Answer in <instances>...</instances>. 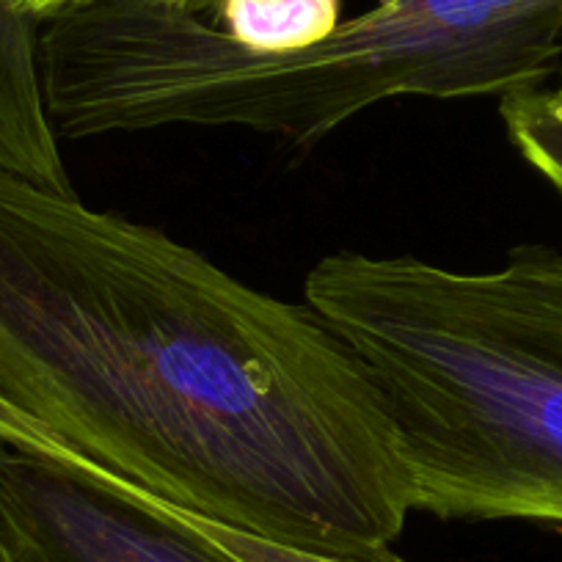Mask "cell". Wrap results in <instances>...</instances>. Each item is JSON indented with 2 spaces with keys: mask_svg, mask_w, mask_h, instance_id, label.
<instances>
[{
  "mask_svg": "<svg viewBox=\"0 0 562 562\" xmlns=\"http://www.w3.org/2000/svg\"><path fill=\"white\" fill-rule=\"evenodd\" d=\"M0 394L144 494L273 543L370 554L414 513L375 386L306 301L12 175Z\"/></svg>",
  "mask_w": 562,
  "mask_h": 562,
  "instance_id": "6da1fadb",
  "label": "cell"
},
{
  "mask_svg": "<svg viewBox=\"0 0 562 562\" xmlns=\"http://www.w3.org/2000/svg\"><path fill=\"white\" fill-rule=\"evenodd\" d=\"M562 58V0H381L317 45L254 53L164 0H75L40 23L61 138L243 127L312 147L394 97H507Z\"/></svg>",
  "mask_w": 562,
  "mask_h": 562,
  "instance_id": "7a4b0ae2",
  "label": "cell"
},
{
  "mask_svg": "<svg viewBox=\"0 0 562 562\" xmlns=\"http://www.w3.org/2000/svg\"><path fill=\"white\" fill-rule=\"evenodd\" d=\"M304 301L375 386L416 513L562 527V251L491 270L337 251Z\"/></svg>",
  "mask_w": 562,
  "mask_h": 562,
  "instance_id": "3957f363",
  "label": "cell"
},
{
  "mask_svg": "<svg viewBox=\"0 0 562 562\" xmlns=\"http://www.w3.org/2000/svg\"><path fill=\"white\" fill-rule=\"evenodd\" d=\"M0 562H240L94 461L0 447Z\"/></svg>",
  "mask_w": 562,
  "mask_h": 562,
  "instance_id": "277c9868",
  "label": "cell"
},
{
  "mask_svg": "<svg viewBox=\"0 0 562 562\" xmlns=\"http://www.w3.org/2000/svg\"><path fill=\"white\" fill-rule=\"evenodd\" d=\"M0 175L75 193L40 69V20L0 0Z\"/></svg>",
  "mask_w": 562,
  "mask_h": 562,
  "instance_id": "5b68a950",
  "label": "cell"
},
{
  "mask_svg": "<svg viewBox=\"0 0 562 562\" xmlns=\"http://www.w3.org/2000/svg\"><path fill=\"white\" fill-rule=\"evenodd\" d=\"M221 29L254 53L317 45L339 25V0H218Z\"/></svg>",
  "mask_w": 562,
  "mask_h": 562,
  "instance_id": "8992f818",
  "label": "cell"
},
{
  "mask_svg": "<svg viewBox=\"0 0 562 562\" xmlns=\"http://www.w3.org/2000/svg\"><path fill=\"white\" fill-rule=\"evenodd\" d=\"M499 116L516 153L562 196V78L502 97Z\"/></svg>",
  "mask_w": 562,
  "mask_h": 562,
  "instance_id": "52a82bcc",
  "label": "cell"
},
{
  "mask_svg": "<svg viewBox=\"0 0 562 562\" xmlns=\"http://www.w3.org/2000/svg\"><path fill=\"white\" fill-rule=\"evenodd\" d=\"M169 505V502H166ZM177 516L186 518L193 529H199L202 535H207L213 543H218L221 549L229 551L232 557H237L240 562H408L400 554H394L392 546L386 549L370 551V554H356V557H342V554H321V551H306V549H293V546L273 543V540L257 538V535L240 532L235 527H226V524L210 521V518L196 516V513H188L182 507L169 505Z\"/></svg>",
  "mask_w": 562,
  "mask_h": 562,
  "instance_id": "ba28073f",
  "label": "cell"
},
{
  "mask_svg": "<svg viewBox=\"0 0 562 562\" xmlns=\"http://www.w3.org/2000/svg\"><path fill=\"white\" fill-rule=\"evenodd\" d=\"M0 447H12V450L50 458V461H83V456L69 450V447L64 445L61 439H56L45 425L31 419L25 411H20L18 405L9 403L3 394H0Z\"/></svg>",
  "mask_w": 562,
  "mask_h": 562,
  "instance_id": "9c48e42d",
  "label": "cell"
},
{
  "mask_svg": "<svg viewBox=\"0 0 562 562\" xmlns=\"http://www.w3.org/2000/svg\"><path fill=\"white\" fill-rule=\"evenodd\" d=\"M14 9H20L23 14H29V18L34 20H47L53 18L56 12H61L64 7H69L72 0H9Z\"/></svg>",
  "mask_w": 562,
  "mask_h": 562,
  "instance_id": "30bf717a",
  "label": "cell"
},
{
  "mask_svg": "<svg viewBox=\"0 0 562 562\" xmlns=\"http://www.w3.org/2000/svg\"><path fill=\"white\" fill-rule=\"evenodd\" d=\"M164 3H171V7H180V9H191V12L202 14L210 3H215V0H164Z\"/></svg>",
  "mask_w": 562,
  "mask_h": 562,
  "instance_id": "8fae6325",
  "label": "cell"
},
{
  "mask_svg": "<svg viewBox=\"0 0 562 562\" xmlns=\"http://www.w3.org/2000/svg\"><path fill=\"white\" fill-rule=\"evenodd\" d=\"M72 3H75V0H72Z\"/></svg>",
  "mask_w": 562,
  "mask_h": 562,
  "instance_id": "7c38bea8",
  "label": "cell"
}]
</instances>
